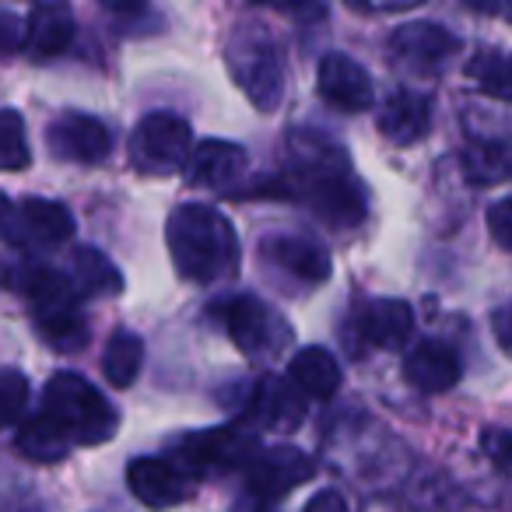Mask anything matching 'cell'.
I'll return each instance as SVG.
<instances>
[{"instance_id": "6da1fadb", "label": "cell", "mask_w": 512, "mask_h": 512, "mask_svg": "<svg viewBox=\"0 0 512 512\" xmlns=\"http://www.w3.org/2000/svg\"><path fill=\"white\" fill-rule=\"evenodd\" d=\"M274 193L302 200L330 228L362 225L369 211V193L351 172L348 151L316 130L288 134V172L281 183H274Z\"/></svg>"}, {"instance_id": "7a4b0ae2", "label": "cell", "mask_w": 512, "mask_h": 512, "mask_svg": "<svg viewBox=\"0 0 512 512\" xmlns=\"http://www.w3.org/2000/svg\"><path fill=\"white\" fill-rule=\"evenodd\" d=\"M172 267L190 285H214L239 271V239L225 214L207 204H183L165 221Z\"/></svg>"}, {"instance_id": "3957f363", "label": "cell", "mask_w": 512, "mask_h": 512, "mask_svg": "<svg viewBox=\"0 0 512 512\" xmlns=\"http://www.w3.org/2000/svg\"><path fill=\"white\" fill-rule=\"evenodd\" d=\"M0 285L29 302L32 323L53 351L71 355L88 344V323L78 313L81 295L71 278L36 260H11L0 267Z\"/></svg>"}, {"instance_id": "277c9868", "label": "cell", "mask_w": 512, "mask_h": 512, "mask_svg": "<svg viewBox=\"0 0 512 512\" xmlns=\"http://www.w3.org/2000/svg\"><path fill=\"white\" fill-rule=\"evenodd\" d=\"M225 64L260 113H274L285 99V57L267 25H239L225 43Z\"/></svg>"}, {"instance_id": "5b68a950", "label": "cell", "mask_w": 512, "mask_h": 512, "mask_svg": "<svg viewBox=\"0 0 512 512\" xmlns=\"http://www.w3.org/2000/svg\"><path fill=\"white\" fill-rule=\"evenodd\" d=\"M39 411L67 435L71 446H99L116 435V407L78 372H57L46 383Z\"/></svg>"}, {"instance_id": "8992f818", "label": "cell", "mask_w": 512, "mask_h": 512, "mask_svg": "<svg viewBox=\"0 0 512 512\" xmlns=\"http://www.w3.org/2000/svg\"><path fill=\"white\" fill-rule=\"evenodd\" d=\"M74 235V218L64 204L46 197L11 200L0 193V239L15 249H50Z\"/></svg>"}, {"instance_id": "52a82bcc", "label": "cell", "mask_w": 512, "mask_h": 512, "mask_svg": "<svg viewBox=\"0 0 512 512\" xmlns=\"http://www.w3.org/2000/svg\"><path fill=\"white\" fill-rule=\"evenodd\" d=\"M190 155V123L176 113H148L130 137V162L144 176H172L190 165Z\"/></svg>"}, {"instance_id": "ba28073f", "label": "cell", "mask_w": 512, "mask_h": 512, "mask_svg": "<svg viewBox=\"0 0 512 512\" xmlns=\"http://www.w3.org/2000/svg\"><path fill=\"white\" fill-rule=\"evenodd\" d=\"M218 309L232 344L249 358H274L292 337L288 323L256 295H232Z\"/></svg>"}, {"instance_id": "9c48e42d", "label": "cell", "mask_w": 512, "mask_h": 512, "mask_svg": "<svg viewBox=\"0 0 512 512\" xmlns=\"http://www.w3.org/2000/svg\"><path fill=\"white\" fill-rule=\"evenodd\" d=\"M256 453H260L256 439L235 425L193 432V435H186L176 449V456L183 460V467L197 470V474H218V470H235V467L246 470Z\"/></svg>"}, {"instance_id": "30bf717a", "label": "cell", "mask_w": 512, "mask_h": 512, "mask_svg": "<svg viewBox=\"0 0 512 512\" xmlns=\"http://www.w3.org/2000/svg\"><path fill=\"white\" fill-rule=\"evenodd\" d=\"M46 144H50V155L60 162L74 165H99L113 151V134L99 116L88 113H60L57 120L46 127Z\"/></svg>"}, {"instance_id": "8fae6325", "label": "cell", "mask_w": 512, "mask_h": 512, "mask_svg": "<svg viewBox=\"0 0 512 512\" xmlns=\"http://www.w3.org/2000/svg\"><path fill=\"white\" fill-rule=\"evenodd\" d=\"M316 474V463L295 446H271L249 460L246 488L256 498H285Z\"/></svg>"}, {"instance_id": "7c38bea8", "label": "cell", "mask_w": 512, "mask_h": 512, "mask_svg": "<svg viewBox=\"0 0 512 512\" xmlns=\"http://www.w3.org/2000/svg\"><path fill=\"white\" fill-rule=\"evenodd\" d=\"M456 53H460V39L435 22L400 25L390 36V57L397 60L400 67L418 71V74L442 71Z\"/></svg>"}, {"instance_id": "4fadbf2b", "label": "cell", "mask_w": 512, "mask_h": 512, "mask_svg": "<svg viewBox=\"0 0 512 512\" xmlns=\"http://www.w3.org/2000/svg\"><path fill=\"white\" fill-rule=\"evenodd\" d=\"M246 414L264 432H295L306 418V397L295 390L292 379L264 376L249 393Z\"/></svg>"}, {"instance_id": "5bb4252c", "label": "cell", "mask_w": 512, "mask_h": 512, "mask_svg": "<svg viewBox=\"0 0 512 512\" xmlns=\"http://www.w3.org/2000/svg\"><path fill=\"white\" fill-rule=\"evenodd\" d=\"M316 88L323 102L344 109V113H365L372 106V78L358 60L348 53H327L316 71Z\"/></svg>"}, {"instance_id": "9a60e30c", "label": "cell", "mask_w": 512, "mask_h": 512, "mask_svg": "<svg viewBox=\"0 0 512 512\" xmlns=\"http://www.w3.org/2000/svg\"><path fill=\"white\" fill-rule=\"evenodd\" d=\"M127 484L137 502H144L155 512L176 509V505H183L186 495H190V481L183 477V470L158 460V456H137V460H130Z\"/></svg>"}, {"instance_id": "2e32d148", "label": "cell", "mask_w": 512, "mask_h": 512, "mask_svg": "<svg viewBox=\"0 0 512 512\" xmlns=\"http://www.w3.org/2000/svg\"><path fill=\"white\" fill-rule=\"evenodd\" d=\"M355 330L365 348L397 351L407 344L414 330V313L400 299H372L355 313Z\"/></svg>"}, {"instance_id": "e0dca14e", "label": "cell", "mask_w": 512, "mask_h": 512, "mask_svg": "<svg viewBox=\"0 0 512 512\" xmlns=\"http://www.w3.org/2000/svg\"><path fill=\"white\" fill-rule=\"evenodd\" d=\"M246 172V148L232 141H200L190 155V165H186V179L193 186H207V190H232Z\"/></svg>"}, {"instance_id": "ac0fdd59", "label": "cell", "mask_w": 512, "mask_h": 512, "mask_svg": "<svg viewBox=\"0 0 512 512\" xmlns=\"http://www.w3.org/2000/svg\"><path fill=\"white\" fill-rule=\"evenodd\" d=\"M463 376L456 351L442 341H418L404 358V379L421 393H449Z\"/></svg>"}, {"instance_id": "d6986e66", "label": "cell", "mask_w": 512, "mask_h": 512, "mask_svg": "<svg viewBox=\"0 0 512 512\" xmlns=\"http://www.w3.org/2000/svg\"><path fill=\"white\" fill-rule=\"evenodd\" d=\"M264 256L274 267L292 274L295 281H306V285H323L334 271L327 249L320 242L306 239V235H274V239L264 242Z\"/></svg>"}, {"instance_id": "ffe728a7", "label": "cell", "mask_w": 512, "mask_h": 512, "mask_svg": "<svg viewBox=\"0 0 512 512\" xmlns=\"http://www.w3.org/2000/svg\"><path fill=\"white\" fill-rule=\"evenodd\" d=\"M74 43V11L67 4H36L25 25V53L36 64L53 60Z\"/></svg>"}, {"instance_id": "44dd1931", "label": "cell", "mask_w": 512, "mask_h": 512, "mask_svg": "<svg viewBox=\"0 0 512 512\" xmlns=\"http://www.w3.org/2000/svg\"><path fill=\"white\" fill-rule=\"evenodd\" d=\"M376 127L393 144L421 141L428 134V127H432V102L425 95L411 92V88H400V92H393L383 102V113H379Z\"/></svg>"}, {"instance_id": "7402d4cb", "label": "cell", "mask_w": 512, "mask_h": 512, "mask_svg": "<svg viewBox=\"0 0 512 512\" xmlns=\"http://www.w3.org/2000/svg\"><path fill=\"white\" fill-rule=\"evenodd\" d=\"M288 379L295 383V390L302 397H313V400H330L337 390H341V365L337 358L330 355L327 348H302L299 355L292 358L288 365Z\"/></svg>"}, {"instance_id": "603a6c76", "label": "cell", "mask_w": 512, "mask_h": 512, "mask_svg": "<svg viewBox=\"0 0 512 512\" xmlns=\"http://www.w3.org/2000/svg\"><path fill=\"white\" fill-rule=\"evenodd\" d=\"M71 285L78 288L81 299H106L123 292V274L106 253H99L95 246H81L71 260Z\"/></svg>"}, {"instance_id": "cb8c5ba5", "label": "cell", "mask_w": 512, "mask_h": 512, "mask_svg": "<svg viewBox=\"0 0 512 512\" xmlns=\"http://www.w3.org/2000/svg\"><path fill=\"white\" fill-rule=\"evenodd\" d=\"M463 176L474 186H495L512 179V144L509 141H477L463 151Z\"/></svg>"}, {"instance_id": "d4e9b609", "label": "cell", "mask_w": 512, "mask_h": 512, "mask_svg": "<svg viewBox=\"0 0 512 512\" xmlns=\"http://www.w3.org/2000/svg\"><path fill=\"white\" fill-rule=\"evenodd\" d=\"M18 449L36 463H57L71 453V442H67V435L39 411V414H32L29 421H22V428H18Z\"/></svg>"}, {"instance_id": "484cf974", "label": "cell", "mask_w": 512, "mask_h": 512, "mask_svg": "<svg viewBox=\"0 0 512 512\" xmlns=\"http://www.w3.org/2000/svg\"><path fill=\"white\" fill-rule=\"evenodd\" d=\"M144 362V341L130 330H116L113 341H109L106 355H102V372H106L109 386L116 390H127L137 376H141Z\"/></svg>"}, {"instance_id": "4316f807", "label": "cell", "mask_w": 512, "mask_h": 512, "mask_svg": "<svg viewBox=\"0 0 512 512\" xmlns=\"http://www.w3.org/2000/svg\"><path fill=\"white\" fill-rule=\"evenodd\" d=\"M467 78L484 95L498 102H512V57L498 50H481L467 60Z\"/></svg>"}, {"instance_id": "83f0119b", "label": "cell", "mask_w": 512, "mask_h": 512, "mask_svg": "<svg viewBox=\"0 0 512 512\" xmlns=\"http://www.w3.org/2000/svg\"><path fill=\"white\" fill-rule=\"evenodd\" d=\"M32 151L29 137H25V120L15 109H0V169L4 172H22L29 169Z\"/></svg>"}, {"instance_id": "f1b7e54d", "label": "cell", "mask_w": 512, "mask_h": 512, "mask_svg": "<svg viewBox=\"0 0 512 512\" xmlns=\"http://www.w3.org/2000/svg\"><path fill=\"white\" fill-rule=\"evenodd\" d=\"M29 407V379L18 369H0V428L22 421Z\"/></svg>"}, {"instance_id": "f546056e", "label": "cell", "mask_w": 512, "mask_h": 512, "mask_svg": "<svg viewBox=\"0 0 512 512\" xmlns=\"http://www.w3.org/2000/svg\"><path fill=\"white\" fill-rule=\"evenodd\" d=\"M488 232L502 249H512V197H502L488 207Z\"/></svg>"}, {"instance_id": "4dcf8cb0", "label": "cell", "mask_w": 512, "mask_h": 512, "mask_svg": "<svg viewBox=\"0 0 512 512\" xmlns=\"http://www.w3.org/2000/svg\"><path fill=\"white\" fill-rule=\"evenodd\" d=\"M481 446L498 467L512 474V432L509 428H488V432L481 435Z\"/></svg>"}, {"instance_id": "1f68e13d", "label": "cell", "mask_w": 512, "mask_h": 512, "mask_svg": "<svg viewBox=\"0 0 512 512\" xmlns=\"http://www.w3.org/2000/svg\"><path fill=\"white\" fill-rule=\"evenodd\" d=\"M25 46V25L11 11H0V60H8Z\"/></svg>"}, {"instance_id": "d6a6232c", "label": "cell", "mask_w": 512, "mask_h": 512, "mask_svg": "<svg viewBox=\"0 0 512 512\" xmlns=\"http://www.w3.org/2000/svg\"><path fill=\"white\" fill-rule=\"evenodd\" d=\"M491 330H495L498 348L512 358V302H509V306H502V309H495V316H491Z\"/></svg>"}, {"instance_id": "836d02e7", "label": "cell", "mask_w": 512, "mask_h": 512, "mask_svg": "<svg viewBox=\"0 0 512 512\" xmlns=\"http://www.w3.org/2000/svg\"><path fill=\"white\" fill-rule=\"evenodd\" d=\"M306 512H351V509H348V502H344L341 491L327 488V491H316V495L309 498Z\"/></svg>"}, {"instance_id": "e575fe53", "label": "cell", "mask_w": 512, "mask_h": 512, "mask_svg": "<svg viewBox=\"0 0 512 512\" xmlns=\"http://www.w3.org/2000/svg\"><path fill=\"white\" fill-rule=\"evenodd\" d=\"M365 512H393V509H390V505H383V502H372Z\"/></svg>"}]
</instances>
